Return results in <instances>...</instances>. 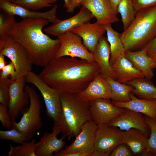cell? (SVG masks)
<instances>
[{"label": "cell", "mask_w": 156, "mask_h": 156, "mask_svg": "<svg viewBox=\"0 0 156 156\" xmlns=\"http://www.w3.org/2000/svg\"><path fill=\"white\" fill-rule=\"evenodd\" d=\"M101 73L96 62L65 56L52 59L38 75L52 88L62 92L78 94L84 90Z\"/></svg>", "instance_id": "obj_1"}, {"label": "cell", "mask_w": 156, "mask_h": 156, "mask_svg": "<svg viewBox=\"0 0 156 156\" xmlns=\"http://www.w3.org/2000/svg\"><path fill=\"white\" fill-rule=\"evenodd\" d=\"M43 18H23L16 22L13 31V38L27 51L32 65L44 67L53 59L60 42L53 39L42 31L50 23Z\"/></svg>", "instance_id": "obj_2"}, {"label": "cell", "mask_w": 156, "mask_h": 156, "mask_svg": "<svg viewBox=\"0 0 156 156\" xmlns=\"http://www.w3.org/2000/svg\"><path fill=\"white\" fill-rule=\"evenodd\" d=\"M61 111L57 124L61 133L68 139L76 137L83 125L92 120L89 101L81 98L78 94L62 92L61 96Z\"/></svg>", "instance_id": "obj_3"}, {"label": "cell", "mask_w": 156, "mask_h": 156, "mask_svg": "<svg viewBox=\"0 0 156 156\" xmlns=\"http://www.w3.org/2000/svg\"><path fill=\"white\" fill-rule=\"evenodd\" d=\"M156 36V5L137 12L119 36L126 51L143 49Z\"/></svg>", "instance_id": "obj_4"}, {"label": "cell", "mask_w": 156, "mask_h": 156, "mask_svg": "<svg viewBox=\"0 0 156 156\" xmlns=\"http://www.w3.org/2000/svg\"><path fill=\"white\" fill-rule=\"evenodd\" d=\"M30 97L29 106L24 113L19 121H12L11 129H16L22 133L27 141L33 138L36 132L42 127L41 116V102L36 91L28 85L25 87Z\"/></svg>", "instance_id": "obj_5"}, {"label": "cell", "mask_w": 156, "mask_h": 156, "mask_svg": "<svg viewBox=\"0 0 156 156\" xmlns=\"http://www.w3.org/2000/svg\"><path fill=\"white\" fill-rule=\"evenodd\" d=\"M26 82L35 86L41 93L44 101L47 115L57 123L61 111L62 92L46 83L38 75L31 71L25 77Z\"/></svg>", "instance_id": "obj_6"}, {"label": "cell", "mask_w": 156, "mask_h": 156, "mask_svg": "<svg viewBox=\"0 0 156 156\" xmlns=\"http://www.w3.org/2000/svg\"><path fill=\"white\" fill-rule=\"evenodd\" d=\"M0 53L9 58L14 66L16 75L13 79L25 77L31 71L32 64L27 51L13 38L0 40Z\"/></svg>", "instance_id": "obj_7"}, {"label": "cell", "mask_w": 156, "mask_h": 156, "mask_svg": "<svg viewBox=\"0 0 156 156\" xmlns=\"http://www.w3.org/2000/svg\"><path fill=\"white\" fill-rule=\"evenodd\" d=\"M57 37L60 45L55 58L68 56L90 62H95L92 54L83 44L82 39L79 35L69 31Z\"/></svg>", "instance_id": "obj_8"}, {"label": "cell", "mask_w": 156, "mask_h": 156, "mask_svg": "<svg viewBox=\"0 0 156 156\" xmlns=\"http://www.w3.org/2000/svg\"><path fill=\"white\" fill-rule=\"evenodd\" d=\"M121 131L118 127L107 124L98 127L95 139V150L90 156H110L120 144Z\"/></svg>", "instance_id": "obj_9"}, {"label": "cell", "mask_w": 156, "mask_h": 156, "mask_svg": "<svg viewBox=\"0 0 156 156\" xmlns=\"http://www.w3.org/2000/svg\"><path fill=\"white\" fill-rule=\"evenodd\" d=\"M92 120L98 127L108 123L126 111L127 109L113 105L111 100L99 98L89 101Z\"/></svg>", "instance_id": "obj_10"}, {"label": "cell", "mask_w": 156, "mask_h": 156, "mask_svg": "<svg viewBox=\"0 0 156 156\" xmlns=\"http://www.w3.org/2000/svg\"><path fill=\"white\" fill-rule=\"evenodd\" d=\"M97 125L92 120L85 123L79 134L73 142L65 146L62 149L54 153V156H62L66 153L83 150H95L94 142Z\"/></svg>", "instance_id": "obj_11"}, {"label": "cell", "mask_w": 156, "mask_h": 156, "mask_svg": "<svg viewBox=\"0 0 156 156\" xmlns=\"http://www.w3.org/2000/svg\"><path fill=\"white\" fill-rule=\"evenodd\" d=\"M11 79L8 108L12 121H16L19 113L28 105L30 97L28 92L24 90L26 82L25 77L17 79Z\"/></svg>", "instance_id": "obj_12"}, {"label": "cell", "mask_w": 156, "mask_h": 156, "mask_svg": "<svg viewBox=\"0 0 156 156\" xmlns=\"http://www.w3.org/2000/svg\"><path fill=\"white\" fill-rule=\"evenodd\" d=\"M79 12L74 16L64 20H58L52 25L44 29V32L57 37L70 31L73 28L89 23L94 16L87 9L82 6Z\"/></svg>", "instance_id": "obj_13"}, {"label": "cell", "mask_w": 156, "mask_h": 156, "mask_svg": "<svg viewBox=\"0 0 156 156\" xmlns=\"http://www.w3.org/2000/svg\"><path fill=\"white\" fill-rule=\"evenodd\" d=\"M121 130L134 128L139 129L149 137L151 129L145 120L143 114L127 109L125 111L112 120L108 124Z\"/></svg>", "instance_id": "obj_14"}, {"label": "cell", "mask_w": 156, "mask_h": 156, "mask_svg": "<svg viewBox=\"0 0 156 156\" xmlns=\"http://www.w3.org/2000/svg\"><path fill=\"white\" fill-rule=\"evenodd\" d=\"M57 8V5L55 4L51 10L41 12L27 9L14 4L9 0H0V9L8 14L19 16L22 19H46L53 24L59 20L56 15Z\"/></svg>", "instance_id": "obj_15"}, {"label": "cell", "mask_w": 156, "mask_h": 156, "mask_svg": "<svg viewBox=\"0 0 156 156\" xmlns=\"http://www.w3.org/2000/svg\"><path fill=\"white\" fill-rule=\"evenodd\" d=\"M61 131L59 126L54 124L52 132L45 133L39 139L35 150L36 156H52L53 153L63 149L65 146L64 140L66 137L62 135L60 138L57 136Z\"/></svg>", "instance_id": "obj_16"}, {"label": "cell", "mask_w": 156, "mask_h": 156, "mask_svg": "<svg viewBox=\"0 0 156 156\" xmlns=\"http://www.w3.org/2000/svg\"><path fill=\"white\" fill-rule=\"evenodd\" d=\"M81 5L89 10L100 24H111L119 20L108 0H83Z\"/></svg>", "instance_id": "obj_17"}, {"label": "cell", "mask_w": 156, "mask_h": 156, "mask_svg": "<svg viewBox=\"0 0 156 156\" xmlns=\"http://www.w3.org/2000/svg\"><path fill=\"white\" fill-rule=\"evenodd\" d=\"M70 31L82 38L83 44L92 54L99 39L106 32V30L104 25L96 22L79 25L73 28Z\"/></svg>", "instance_id": "obj_18"}, {"label": "cell", "mask_w": 156, "mask_h": 156, "mask_svg": "<svg viewBox=\"0 0 156 156\" xmlns=\"http://www.w3.org/2000/svg\"><path fill=\"white\" fill-rule=\"evenodd\" d=\"M82 99L89 101L99 98L110 100L109 85L101 73L97 75L83 90L78 93Z\"/></svg>", "instance_id": "obj_19"}, {"label": "cell", "mask_w": 156, "mask_h": 156, "mask_svg": "<svg viewBox=\"0 0 156 156\" xmlns=\"http://www.w3.org/2000/svg\"><path fill=\"white\" fill-rule=\"evenodd\" d=\"M116 81L123 83L136 79L144 77L142 73L136 69L125 55L118 56L111 65Z\"/></svg>", "instance_id": "obj_20"}, {"label": "cell", "mask_w": 156, "mask_h": 156, "mask_svg": "<svg viewBox=\"0 0 156 156\" xmlns=\"http://www.w3.org/2000/svg\"><path fill=\"white\" fill-rule=\"evenodd\" d=\"M149 138L142 131L132 128L122 130L120 144L125 143L128 145L134 155L144 156Z\"/></svg>", "instance_id": "obj_21"}, {"label": "cell", "mask_w": 156, "mask_h": 156, "mask_svg": "<svg viewBox=\"0 0 156 156\" xmlns=\"http://www.w3.org/2000/svg\"><path fill=\"white\" fill-rule=\"evenodd\" d=\"M92 54L95 61L101 68V73L116 80V76L109 62L111 55L110 45L107 38L103 35L99 39Z\"/></svg>", "instance_id": "obj_22"}, {"label": "cell", "mask_w": 156, "mask_h": 156, "mask_svg": "<svg viewBox=\"0 0 156 156\" xmlns=\"http://www.w3.org/2000/svg\"><path fill=\"white\" fill-rule=\"evenodd\" d=\"M125 55L136 69L142 73L145 78L151 80L153 77L156 64L147 55L144 48L137 51H126Z\"/></svg>", "instance_id": "obj_23"}, {"label": "cell", "mask_w": 156, "mask_h": 156, "mask_svg": "<svg viewBox=\"0 0 156 156\" xmlns=\"http://www.w3.org/2000/svg\"><path fill=\"white\" fill-rule=\"evenodd\" d=\"M131 100L121 102L111 101V103L117 107L125 108L141 113L150 118L156 119V99L152 100L142 99L130 93Z\"/></svg>", "instance_id": "obj_24"}, {"label": "cell", "mask_w": 156, "mask_h": 156, "mask_svg": "<svg viewBox=\"0 0 156 156\" xmlns=\"http://www.w3.org/2000/svg\"><path fill=\"white\" fill-rule=\"evenodd\" d=\"M126 84L134 88L131 93L138 98L147 100L156 99V86L150 80L144 77L140 78Z\"/></svg>", "instance_id": "obj_25"}, {"label": "cell", "mask_w": 156, "mask_h": 156, "mask_svg": "<svg viewBox=\"0 0 156 156\" xmlns=\"http://www.w3.org/2000/svg\"><path fill=\"white\" fill-rule=\"evenodd\" d=\"M103 75L107 81L110 88L111 101L125 102L131 100L130 93L134 89L133 86L119 83L109 77Z\"/></svg>", "instance_id": "obj_26"}, {"label": "cell", "mask_w": 156, "mask_h": 156, "mask_svg": "<svg viewBox=\"0 0 156 156\" xmlns=\"http://www.w3.org/2000/svg\"><path fill=\"white\" fill-rule=\"evenodd\" d=\"M104 25L106 30L107 38L110 46L109 62L111 65L118 56L125 55L126 50L120 38L119 33L113 29L111 24Z\"/></svg>", "instance_id": "obj_27"}, {"label": "cell", "mask_w": 156, "mask_h": 156, "mask_svg": "<svg viewBox=\"0 0 156 156\" xmlns=\"http://www.w3.org/2000/svg\"><path fill=\"white\" fill-rule=\"evenodd\" d=\"M14 16L5 12L0 13V40L13 38V31L16 22Z\"/></svg>", "instance_id": "obj_28"}, {"label": "cell", "mask_w": 156, "mask_h": 156, "mask_svg": "<svg viewBox=\"0 0 156 156\" xmlns=\"http://www.w3.org/2000/svg\"><path fill=\"white\" fill-rule=\"evenodd\" d=\"M38 144L35 139L30 142L25 141L20 144L13 146L9 145L10 151L8 156H36L35 150Z\"/></svg>", "instance_id": "obj_29"}, {"label": "cell", "mask_w": 156, "mask_h": 156, "mask_svg": "<svg viewBox=\"0 0 156 156\" xmlns=\"http://www.w3.org/2000/svg\"><path fill=\"white\" fill-rule=\"evenodd\" d=\"M118 12L121 15L125 30L133 20L136 13L131 0H121L118 6Z\"/></svg>", "instance_id": "obj_30"}, {"label": "cell", "mask_w": 156, "mask_h": 156, "mask_svg": "<svg viewBox=\"0 0 156 156\" xmlns=\"http://www.w3.org/2000/svg\"><path fill=\"white\" fill-rule=\"evenodd\" d=\"M145 120L151 129L144 156H156V119L144 115Z\"/></svg>", "instance_id": "obj_31"}, {"label": "cell", "mask_w": 156, "mask_h": 156, "mask_svg": "<svg viewBox=\"0 0 156 156\" xmlns=\"http://www.w3.org/2000/svg\"><path fill=\"white\" fill-rule=\"evenodd\" d=\"M12 3L28 10L34 11L45 7H51V3L57 0H9Z\"/></svg>", "instance_id": "obj_32"}, {"label": "cell", "mask_w": 156, "mask_h": 156, "mask_svg": "<svg viewBox=\"0 0 156 156\" xmlns=\"http://www.w3.org/2000/svg\"><path fill=\"white\" fill-rule=\"evenodd\" d=\"M0 138L3 140H10L14 143L20 144L25 141H28L22 133L14 128L8 131L0 130Z\"/></svg>", "instance_id": "obj_33"}, {"label": "cell", "mask_w": 156, "mask_h": 156, "mask_svg": "<svg viewBox=\"0 0 156 156\" xmlns=\"http://www.w3.org/2000/svg\"><path fill=\"white\" fill-rule=\"evenodd\" d=\"M12 79H0V104L8 107L9 101V88Z\"/></svg>", "instance_id": "obj_34"}, {"label": "cell", "mask_w": 156, "mask_h": 156, "mask_svg": "<svg viewBox=\"0 0 156 156\" xmlns=\"http://www.w3.org/2000/svg\"><path fill=\"white\" fill-rule=\"evenodd\" d=\"M0 121L3 127L11 129L12 121L9 113L8 107L0 103Z\"/></svg>", "instance_id": "obj_35"}, {"label": "cell", "mask_w": 156, "mask_h": 156, "mask_svg": "<svg viewBox=\"0 0 156 156\" xmlns=\"http://www.w3.org/2000/svg\"><path fill=\"white\" fill-rule=\"evenodd\" d=\"M133 155L131 148L126 144L118 145L111 153L110 156H130Z\"/></svg>", "instance_id": "obj_36"}, {"label": "cell", "mask_w": 156, "mask_h": 156, "mask_svg": "<svg viewBox=\"0 0 156 156\" xmlns=\"http://www.w3.org/2000/svg\"><path fill=\"white\" fill-rule=\"evenodd\" d=\"M136 12L146 8L156 5V0H131Z\"/></svg>", "instance_id": "obj_37"}, {"label": "cell", "mask_w": 156, "mask_h": 156, "mask_svg": "<svg viewBox=\"0 0 156 156\" xmlns=\"http://www.w3.org/2000/svg\"><path fill=\"white\" fill-rule=\"evenodd\" d=\"M16 75L15 69L13 63L11 61L6 64L0 71V79L8 78L10 75L13 79Z\"/></svg>", "instance_id": "obj_38"}, {"label": "cell", "mask_w": 156, "mask_h": 156, "mask_svg": "<svg viewBox=\"0 0 156 156\" xmlns=\"http://www.w3.org/2000/svg\"><path fill=\"white\" fill-rule=\"evenodd\" d=\"M144 48L150 57L156 53V36Z\"/></svg>", "instance_id": "obj_39"}, {"label": "cell", "mask_w": 156, "mask_h": 156, "mask_svg": "<svg viewBox=\"0 0 156 156\" xmlns=\"http://www.w3.org/2000/svg\"><path fill=\"white\" fill-rule=\"evenodd\" d=\"M93 151L83 150L65 153L62 156H90Z\"/></svg>", "instance_id": "obj_40"}, {"label": "cell", "mask_w": 156, "mask_h": 156, "mask_svg": "<svg viewBox=\"0 0 156 156\" xmlns=\"http://www.w3.org/2000/svg\"><path fill=\"white\" fill-rule=\"evenodd\" d=\"M83 0H70V5L66 9V11L68 13L73 12L77 7L81 5V3Z\"/></svg>", "instance_id": "obj_41"}, {"label": "cell", "mask_w": 156, "mask_h": 156, "mask_svg": "<svg viewBox=\"0 0 156 156\" xmlns=\"http://www.w3.org/2000/svg\"><path fill=\"white\" fill-rule=\"evenodd\" d=\"M112 6L116 13L117 14L118 13V8L119 4L121 0H108Z\"/></svg>", "instance_id": "obj_42"}, {"label": "cell", "mask_w": 156, "mask_h": 156, "mask_svg": "<svg viewBox=\"0 0 156 156\" xmlns=\"http://www.w3.org/2000/svg\"><path fill=\"white\" fill-rule=\"evenodd\" d=\"M5 56L0 53V70L1 71L6 64L5 59Z\"/></svg>", "instance_id": "obj_43"}, {"label": "cell", "mask_w": 156, "mask_h": 156, "mask_svg": "<svg viewBox=\"0 0 156 156\" xmlns=\"http://www.w3.org/2000/svg\"><path fill=\"white\" fill-rule=\"evenodd\" d=\"M64 2L63 7L66 9L68 7L70 3V0H64Z\"/></svg>", "instance_id": "obj_44"}, {"label": "cell", "mask_w": 156, "mask_h": 156, "mask_svg": "<svg viewBox=\"0 0 156 156\" xmlns=\"http://www.w3.org/2000/svg\"><path fill=\"white\" fill-rule=\"evenodd\" d=\"M151 57L156 64V53L151 56Z\"/></svg>", "instance_id": "obj_45"}]
</instances>
